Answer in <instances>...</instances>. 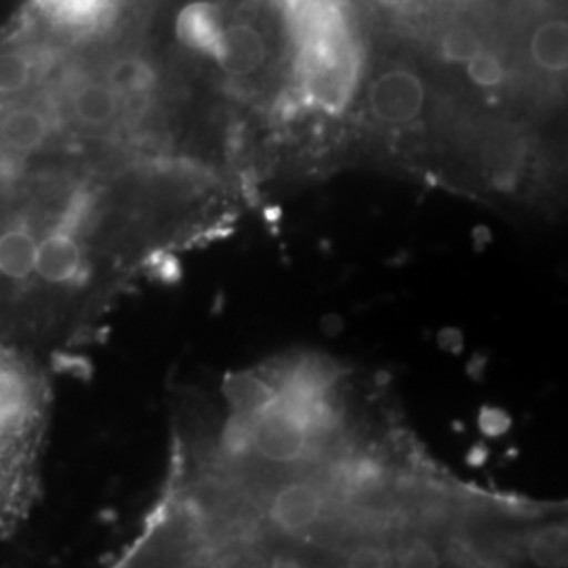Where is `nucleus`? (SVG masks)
<instances>
[{
  "label": "nucleus",
  "mask_w": 568,
  "mask_h": 568,
  "mask_svg": "<svg viewBox=\"0 0 568 568\" xmlns=\"http://www.w3.org/2000/svg\"><path fill=\"white\" fill-rule=\"evenodd\" d=\"M114 169L23 166L0 173V344L65 363L100 335L129 257L166 255Z\"/></svg>",
  "instance_id": "nucleus-1"
},
{
  "label": "nucleus",
  "mask_w": 568,
  "mask_h": 568,
  "mask_svg": "<svg viewBox=\"0 0 568 568\" xmlns=\"http://www.w3.org/2000/svg\"><path fill=\"white\" fill-rule=\"evenodd\" d=\"M53 417V373L41 356L0 344V541L34 514Z\"/></svg>",
  "instance_id": "nucleus-2"
},
{
  "label": "nucleus",
  "mask_w": 568,
  "mask_h": 568,
  "mask_svg": "<svg viewBox=\"0 0 568 568\" xmlns=\"http://www.w3.org/2000/svg\"><path fill=\"white\" fill-rule=\"evenodd\" d=\"M281 51L283 41L265 11L224 2L222 28L204 63H211L227 82H253L274 68Z\"/></svg>",
  "instance_id": "nucleus-3"
},
{
  "label": "nucleus",
  "mask_w": 568,
  "mask_h": 568,
  "mask_svg": "<svg viewBox=\"0 0 568 568\" xmlns=\"http://www.w3.org/2000/svg\"><path fill=\"white\" fill-rule=\"evenodd\" d=\"M365 105L373 122L387 129H406L422 121L429 105L424 70L406 60L382 61L366 79Z\"/></svg>",
  "instance_id": "nucleus-4"
},
{
  "label": "nucleus",
  "mask_w": 568,
  "mask_h": 568,
  "mask_svg": "<svg viewBox=\"0 0 568 568\" xmlns=\"http://www.w3.org/2000/svg\"><path fill=\"white\" fill-rule=\"evenodd\" d=\"M511 55H520L530 74L558 82L568 68L567 20L560 11H544L530 18Z\"/></svg>",
  "instance_id": "nucleus-5"
},
{
  "label": "nucleus",
  "mask_w": 568,
  "mask_h": 568,
  "mask_svg": "<svg viewBox=\"0 0 568 568\" xmlns=\"http://www.w3.org/2000/svg\"><path fill=\"white\" fill-rule=\"evenodd\" d=\"M253 419V448L272 464H293L307 450L305 429L278 400Z\"/></svg>",
  "instance_id": "nucleus-6"
},
{
  "label": "nucleus",
  "mask_w": 568,
  "mask_h": 568,
  "mask_svg": "<svg viewBox=\"0 0 568 568\" xmlns=\"http://www.w3.org/2000/svg\"><path fill=\"white\" fill-rule=\"evenodd\" d=\"M325 511V495L312 483H288L276 490L270 504V520L284 532L314 527Z\"/></svg>",
  "instance_id": "nucleus-7"
},
{
  "label": "nucleus",
  "mask_w": 568,
  "mask_h": 568,
  "mask_svg": "<svg viewBox=\"0 0 568 568\" xmlns=\"http://www.w3.org/2000/svg\"><path fill=\"white\" fill-rule=\"evenodd\" d=\"M509 55L508 49L493 42L490 37L487 44L462 65V70L476 89L497 91L509 82Z\"/></svg>",
  "instance_id": "nucleus-8"
},
{
  "label": "nucleus",
  "mask_w": 568,
  "mask_h": 568,
  "mask_svg": "<svg viewBox=\"0 0 568 568\" xmlns=\"http://www.w3.org/2000/svg\"><path fill=\"white\" fill-rule=\"evenodd\" d=\"M224 396L234 408L246 417H255L278 400V392L253 373H239L225 379Z\"/></svg>",
  "instance_id": "nucleus-9"
},
{
  "label": "nucleus",
  "mask_w": 568,
  "mask_h": 568,
  "mask_svg": "<svg viewBox=\"0 0 568 568\" xmlns=\"http://www.w3.org/2000/svg\"><path fill=\"white\" fill-rule=\"evenodd\" d=\"M567 548V528L549 525L530 537L528 556L537 567H565Z\"/></svg>",
  "instance_id": "nucleus-10"
},
{
  "label": "nucleus",
  "mask_w": 568,
  "mask_h": 568,
  "mask_svg": "<svg viewBox=\"0 0 568 568\" xmlns=\"http://www.w3.org/2000/svg\"><path fill=\"white\" fill-rule=\"evenodd\" d=\"M253 448V419L234 413L222 432V450L225 457H244Z\"/></svg>",
  "instance_id": "nucleus-11"
},
{
  "label": "nucleus",
  "mask_w": 568,
  "mask_h": 568,
  "mask_svg": "<svg viewBox=\"0 0 568 568\" xmlns=\"http://www.w3.org/2000/svg\"><path fill=\"white\" fill-rule=\"evenodd\" d=\"M384 471L371 459H358L356 464L345 467L344 480L349 488H373L382 480Z\"/></svg>",
  "instance_id": "nucleus-12"
},
{
  "label": "nucleus",
  "mask_w": 568,
  "mask_h": 568,
  "mask_svg": "<svg viewBox=\"0 0 568 568\" xmlns=\"http://www.w3.org/2000/svg\"><path fill=\"white\" fill-rule=\"evenodd\" d=\"M400 567L434 568L440 565V556L427 541H410L398 551Z\"/></svg>",
  "instance_id": "nucleus-13"
},
{
  "label": "nucleus",
  "mask_w": 568,
  "mask_h": 568,
  "mask_svg": "<svg viewBox=\"0 0 568 568\" xmlns=\"http://www.w3.org/2000/svg\"><path fill=\"white\" fill-rule=\"evenodd\" d=\"M478 427L487 438H501L508 434L509 427H511V417L504 408L485 406L478 415Z\"/></svg>",
  "instance_id": "nucleus-14"
},
{
  "label": "nucleus",
  "mask_w": 568,
  "mask_h": 568,
  "mask_svg": "<svg viewBox=\"0 0 568 568\" xmlns=\"http://www.w3.org/2000/svg\"><path fill=\"white\" fill-rule=\"evenodd\" d=\"M387 554L382 548H366L354 549L349 556H347V567H387Z\"/></svg>",
  "instance_id": "nucleus-15"
},
{
  "label": "nucleus",
  "mask_w": 568,
  "mask_h": 568,
  "mask_svg": "<svg viewBox=\"0 0 568 568\" xmlns=\"http://www.w3.org/2000/svg\"><path fill=\"white\" fill-rule=\"evenodd\" d=\"M438 345L450 354H462L464 352V333L455 326H447L438 333Z\"/></svg>",
  "instance_id": "nucleus-16"
},
{
  "label": "nucleus",
  "mask_w": 568,
  "mask_h": 568,
  "mask_svg": "<svg viewBox=\"0 0 568 568\" xmlns=\"http://www.w3.org/2000/svg\"><path fill=\"white\" fill-rule=\"evenodd\" d=\"M321 328H323V333H326V335L335 337V335H339L344 331V318L337 316V314H328V316L321 321Z\"/></svg>",
  "instance_id": "nucleus-17"
},
{
  "label": "nucleus",
  "mask_w": 568,
  "mask_h": 568,
  "mask_svg": "<svg viewBox=\"0 0 568 568\" xmlns=\"http://www.w3.org/2000/svg\"><path fill=\"white\" fill-rule=\"evenodd\" d=\"M466 459L467 466L483 467L487 464L488 448L485 445H476V447L469 448Z\"/></svg>",
  "instance_id": "nucleus-18"
},
{
  "label": "nucleus",
  "mask_w": 568,
  "mask_h": 568,
  "mask_svg": "<svg viewBox=\"0 0 568 568\" xmlns=\"http://www.w3.org/2000/svg\"><path fill=\"white\" fill-rule=\"evenodd\" d=\"M490 232H488L487 227H476L474 230V244H478V246H483V244L490 243Z\"/></svg>",
  "instance_id": "nucleus-19"
},
{
  "label": "nucleus",
  "mask_w": 568,
  "mask_h": 568,
  "mask_svg": "<svg viewBox=\"0 0 568 568\" xmlns=\"http://www.w3.org/2000/svg\"><path fill=\"white\" fill-rule=\"evenodd\" d=\"M382 2H386L389 7H408V4H413L417 0H382Z\"/></svg>",
  "instance_id": "nucleus-20"
}]
</instances>
